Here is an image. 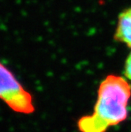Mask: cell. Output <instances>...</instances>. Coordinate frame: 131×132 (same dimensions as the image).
Here are the masks:
<instances>
[{"mask_svg": "<svg viewBox=\"0 0 131 132\" xmlns=\"http://www.w3.org/2000/svg\"><path fill=\"white\" fill-rule=\"evenodd\" d=\"M131 85L126 78L115 75L107 76L100 84L97 99L92 115L80 118V132H106L124 122L128 117Z\"/></svg>", "mask_w": 131, "mask_h": 132, "instance_id": "cell-1", "label": "cell"}, {"mask_svg": "<svg viewBox=\"0 0 131 132\" xmlns=\"http://www.w3.org/2000/svg\"><path fill=\"white\" fill-rule=\"evenodd\" d=\"M0 100L13 112L32 115L36 111L32 93L14 73L0 61Z\"/></svg>", "mask_w": 131, "mask_h": 132, "instance_id": "cell-2", "label": "cell"}, {"mask_svg": "<svg viewBox=\"0 0 131 132\" xmlns=\"http://www.w3.org/2000/svg\"><path fill=\"white\" fill-rule=\"evenodd\" d=\"M114 37L115 40L125 44L131 48V7L124 10L118 15Z\"/></svg>", "mask_w": 131, "mask_h": 132, "instance_id": "cell-3", "label": "cell"}, {"mask_svg": "<svg viewBox=\"0 0 131 132\" xmlns=\"http://www.w3.org/2000/svg\"><path fill=\"white\" fill-rule=\"evenodd\" d=\"M124 75L126 79L131 81V52L129 54L124 67Z\"/></svg>", "mask_w": 131, "mask_h": 132, "instance_id": "cell-4", "label": "cell"}]
</instances>
